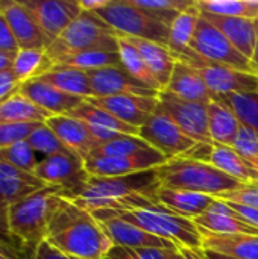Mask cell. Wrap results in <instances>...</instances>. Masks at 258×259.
I'll return each mask as SVG.
<instances>
[{
	"label": "cell",
	"instance_id": "6da1fadb",
	"mask_svg": "<svg viewBox=\"0 0 258 259\" xmlns=\"http://www.w3.org/2000/svg\"><path fill=\"white\" fill-rule=\"evenodd\" d=\"M46 240L75 259H105L114 247L93 214L65 197L50 220Z\"/></svg>",
	"mask_w": 258,
	"mask_h": 259
},
{
	"label": "cell",
	"instance_id": "7a4b0ae2",
	"mask_svg": "<svg viewBox=\"0 0 258 259\" xmlns=\"http://www.w3.org/2000/svg\"><path fill=\"white\" fill-rule=\"evenodd\" d=\"M61 197L59 188L46 187L9 206V234L27 259L43 241H46L50 220Z\"/></svg>",
	"mask_w": 258,
	"mask_h": 259
},
{
	"label": "cell",
	"instance_id": "3957f363",
	"mask_svg": "<svg viewBox=\"0 0 258 259\" xmlns=\"http://www.w3.org/2000/svg\"><path fill=\"white\" fill-rule=\"evenodd\" d=\"M160 187L157 168L116 178L90 176L79 193L68 200L88 212L119 209L125 200L135 194L155 196Z\"/></svg>",
	"mask_w": 258,
	"mask_h": 259
},
{
	"label": "cell",
	"instance_id": "277c9868",
	"mask_svg": "<svg viewBox=\"0 0 258 259\" xmlns=\"http://www.w3.org/2000/svg\"><path fill=\"white\" fill-rule=\"evenodd\" d=\"M157 175L161 187L201 193L211 197H219L220 194L245 185L214 165L192 158L169 159L164 165L157 168Z\"/></svg>",
	"mask_w": 258,
	"mask_h": 259
},
{
	"label": "cell",
	"instance_id": "5b68a950",
	"mask_svg": "<svg viewBox=\"0 0 258 259\" xmlns=\"http://www.w3.org/2000/svg\"><path fill=\"white\" fill-rule=\"evenodd\" d=\"M93 215L116 217L155 237L175 243L179 249H202V238L193 220L161 209H100Z\"/></svg>",
	"mask_w": 258,
	"mask_h": 259
},
{
	"label": "cell",
	"instance_id": "8992f818",
	"mask_svg": "<svg viewBox=\"0 0 258 259\" xmlns=\"http://www.w3.org/2000/svg\"><path fill=\"white\" fill-rule=\"evenodd\" d=\"M88 50L119 52V35L97 14L82 11L61 36L46 49V53L55 64L64 55Z\"/></svg>",
	"mask_w": 258,
	"mask_h": 259
},
{
	"label": "cell",
	"instance_id": "52a82bcc",
	"mask_svg": "<svg viewBox=\"0 0 258 259\" xmlns=\"http://www.w3.org/2000/svg\"><path fill=\"white\" fill-rule=\"evenodd\" d=\"M96 14L117 32L119 38L132 36L169 46L170 29L134 6L131 0H109Z\"/></svg>",
	"mask_w": 258,
	"mask_h": 259
},
{
	"label": "cell",
	"instance_id": "ba28073f",
	"mask_svg": "<svg viewBox=\"0 0 258 259\" xmlns=\"http://www.w3.org/2000/svg\"><path fill=\"white\" fill-rule=\"evenodd\" d=\"M176 61L186 62L202 76L207 87L217 96L231 94V93H251L258 91V76L249 74L233 67L211 62L199 56L193 49L186 55L176 58Z\"/></svg>",
	"mask_w": 258,
	"mask_h": 259
},
{
	"label": "cell",
	"instance_id": "9c48e42d",
	"mask_svg": "<svg viewBox=\"0 0 258 259\" xmlns=\"http://www.w3.org/2000/svg\"><path fill=\"white\" fill-rule=\"evenodd\" d=\"M33 175L49 187L61 190V196L71 199L85 185L90 175L85 161L71 152H64L40 159Z\"/></svg>",
	"mask_w": 258,
	"mask_h": 259
},
{
	"label": "cell",
	"instance_id": "30bf717a",
	"mask_svg": "<svg viewBox=\"0 0 258 259\" xmlns=\"http://www.w3.org/2000/svg\"><path fill=\"white\" fill-rule=\"evenodd\" d=\"M190 47L199 56H202L211 62L224 64V65L233 67L236 70H240V71H245L249 74H255L251 59H248L245 55H242L220 30L217 27H214L202 15L199 17Z\"/></svg>",
	"mask_w": 258,
	"mask_h": 259
},
{
	"label": "cell",
	"instance_id": "8fae6325",
	"mask_svg": "<svg viewBox=\"0 0 258 259\" xmlns=\"http://www.w3.org/2000/svg\"><path fill=\"white\" fill-rule=\"evenodd\" d=\"M158 111L170 117L179 129L199 144H211L208 132L207 105L184 100L164 90L158 94Z\"/></svg>",
	"mask_w": 258,
	"mask_h": 259
},
{
	"label": "cell",
	"instance_id": "7c38bea8",
	"mask_svg": "<svg viewBox=\"0 0 258 259\" xmlns=\"http://www.w3.org/2000/svg\"><path fill=\"white\" fill-rule=\"evenodd\" d=\"M140 138H143L151 147L161 152L167 159L186 158L199 144L189 138L179 126L161 111L155 114L140 127Z\"/></svg>",
	"mask_w": 258,
	"mask_h": 259
},
{
	"label": "cell",
	"instance_id": "4fadbf2b",
	"mask_svg": "<svg viewBox=\"0 0 258 259\" xmlns=\"http://www.w3.org/2000/svg\"><path fill=\"white\" fill-rule=\"evenodd\" d=\"M167 161L169 159L161 152L151 147L132 156H123V158L88 156L85 159V170L90 176L116 178V176H128V175L155 170L164 165Z\"/></svg>",
	"mask_w": 258,
	"mask_h": 259
},
{
	"label": "cell",
	"instance_id": "5bb4252c",
	"mask_svg": "<svg viewBox=\"0 0 258 259\" xmlns=\"http://www.w3.org/2000/svg\"><path fill=\"white\" fill-rule=\"evenodd\" d=\"M186 158L208 162L240 184H258L257 167L239 155L233 147L217 143L198 144Z\"/></svg>",
	"mask_w": 258,
	"mask_h": 259
},
{
	"label": "cell",
	"instance_id": "9a60e30c",
	"mask_svg": "<svg viewBox=\"0 0 258 259\" xmlns=\"http://www.w3.org/2000/svg\"><path fill=\"white\" fill-rule=\"evenodd\" d=\"M35 15L49 44L61 36V33L81 15L79 0H23Z\"/></svg>",
	"mask_w": 258,
	"mask_h": 259
},
{
	"label": "cell",
	"instance_id": "2e32d148",
	"mask_svg": "<svg viewBox=\"0 0 258 259\" xmlns=\"http://www.w3.org/2000/svg\"><path fill=\"white\" fill-rule=\"evenodd\" d=\"M93 90V97H109L120 94H134L143 97H158L160 91L151 90L149 87L132 77L123 65L105 67L85 71Z\"/></svg>",
	"mask_w": 258,
	"mask_h": 259
},
{
	"label": "cell",
	"instance_id": "e0dca14e",
	"mask_svg": "<svg viewBox=\"0 0 258 259\" xmlns=\"http://www.w3.org/2000/svg\"><path fill=\"white\" fill-rule=\"evenodd\" d=\"M85 100L138 129L155 114L158 108V97H143L134 94L90 97Z\"/></svg>",
	"mask_w": 258,
	"mask_h": 259
},
{
	"label": "cell",
	"instance_id": "ac0fdd59",
	"mask_svg": "<svg viewBox=\"0 0 258 259\" xmlns=\"http://www.w3.org/2000/svg\"><path fill=\"white\" fill-rule=\"evenodd\" d=\"M105 231V234L109 237L114 246L117 247H126V249H141V247H151V249H164L178 252L179 247L164 238L155 237L131 223H126L116 217H103V215H93Z\"/></svg>",
	"mask_w": 258,
	"mask_h": 259
},
{
	"label": "cell",
	"instance_id": "d6986e66",
	"mask_svg": "<svg viewBox=\"0 0 258 259\" xmlns=\"http://www.w3.org/2000/svg\"><path fill=\"white\" fill-rule=\"evenodd\" d=\"M0 11L8 20L20 50H46L50 46L35 15L24 5V2H0Z\"/></svg>",
	"mask_w": 258,
	"mask_h": 259
},
{
	"label": "cell",
	"instance_id": "ffe728a7",
	"mask_svg": "<svg viewBox=\"0 0 258 259\" xmlns=\"http://www.w3.org/2000/svg\"><path fill=\"white\" fill-rule=\"evenodd\" d=\"M46 124L71 153L78 155L84 161L100 146V143L91 135L88 126L71 115H53L46 121Z\"/></svg>",
	"mask_w": 258,
	"mask_h": 259
},
{
	"label": "cell",
	"instance_id": "44dd1931",
	"mask_svg": "<svg viewBox=\"0 0 258 259\" xmlns=\"http://www.w3.org/2000/svg\"><path fill=\"white\" fill-rule=\"evenodd\" d=\"M18 93L52 115H68L85 100L82 97L64 93L40 79L21 83Z\"/></svg>",
	"mask_w": 258,
	"mask_h": 259
},
{
	"label": "cell",
	"instance_id": "7402d4cb",
	"mask_svg": "<svg viewBox=\"0 0 258 259\" xmlns=\"http://www.w3.org/2000/svg\"><path fill=\"white\" fill-rule=\"evenodd\" d=\"M195 225L199 229L208 231L211 234L219 235H239V234H249L258 235V229L252 228L246 222H243L239 214H236L230 205L224 200L216 199L210 209L202 215L196 217Z\"/></svg>",
	"mask_w": 258,
	"mask_h": 259
},
{
	"label": "cell",
	"instance_id": "603a6c76",
	"mask_svg": "<svg viewBox=\"0 0 258 259\" xmlns=\"http://www.w3.org/2000/svg\"><path fill=\"white\" fill-rule=\"evenodd\" d=\"M201 15L217 27L242 55L252 59L257 41V20L243 17H222L205 12H201Z\"/></svg>",
	"mask_w": 258,
	"mask_h": 259
},
{
	"label": "cell",
	"instance_id": "cb8c5ba5",
	"mask_svg": "<svg viewBox=\"0 0 258 259\" xmlns=\"http://www.w3.org/2000/svg\"><path fill=\"white\" fill-rule=\"evenodd\" d=\"M166 90L184 100L198 102L204 105H208L210 102L216 100V94L207 87L198 70L181 61H176Z\"/></svg>",
	"mask_w": 258,
	"mask_h": 259
},
{
	"label": "cell",
	"instance_id": "d4e9b609",
	"mask_svg": "<svg viewBox=\"0 0 258 259\" xmlns=\"http://www.w3.org/2000/svg\"><path fill=\"white\" fill-rule=\"evenodd\" d=\"M120 38H125L129 44L135 47V50L140 53L144 64L148 65L149 71L158 82L161 91H164L169 85V80L172 77V73L176 64V59L169 50V47L158 44V42L132 38V36H120Z\"/></svg>",
	"mask_w": 258,
	"mask_h": 259
},
{
	"label": "cell",
	"instance_id": "484cf974",
	"mask_svg": "<svg viewBox=\"0 0 258 259\" xmlns=\"http://www.w3.org/2000/svg\"><path fill=\"white\" fill-rule=\"evenodd\" d=\"M155 197L170 212L190 220H195L196 217L207 212L213 205V202L216 200V197L207 194L166 188V187H160Z\"/></svg>",
	"mask_w": 258,
	"mask_h": 259
},
{
	"label": "cell",
	"instance_id": "4316f807",
	"mask_svg": "<svg viewBox=\"0 0 258 259\" xmlns=\"http://www.w3.org/2000/svg\"><path fill=\"white\" fill-rule=\"evenodd\" d=\"M46 187L49 185L40 181L35 175L0 161V196L9 206Z\"/></svg>",
	"mask_w": 258,
	"mask_h": 259
},
{
	"label": "cell",
	"instance_id": "83f0119b",
	"mask_svg": "<svg viewBox=\"0 0 258 259\" xmlns=\"http://www.w3.org/2000/svg\"><path fill=\"white\" fill-rule=\"evenodd\" d=\"M199 232L204 250H211L239 259H258V235H219L204 229H199Z\"/></svg>",
	"mask_w": 258,
	"mask_h": 259
},
{
	"label": "cell",
	"instance_id": "f1b7e54d",
	"mask_svg": "<svg viewBox=\"0 0 258 259\" xmlns=\"http://www.w3.org/2000/svg\"><path fill=\"white\" fill-rule=\"evenodd\" d=\"M207 117L211 141L233 147L240 129V121L234 112L216 99L207 105Z\"/></svg>",
	"mask_w": 258,
	"mask_h": 259
},
{
	"label": "cell",
	"instance_id": "f546056e",
	"mask_svg": "<svg viewBox=\"0 0 258 259\" xmlns=\"http://www.w3.org/2000/svg\"><path fill=\"white\" fill-rule=\"evenodd\" d=\"M38 79L64 93H68L82 99H90L94 96L87 73L75 67L53 65L47 73H44Z\"/></svg>",
	"mask_w": 258,
	"mask_h": 259
},
{
	"label": "cell",
	"instance_id": "4dcf8cb0",
	"mask_svg": "<svg viewBox=\"0 0 258 259\" xmlns=\"http://www.w3.org/2000/svg\"><path fill=\"white\" fill-rule=\"evenodd\" d=\"M68 115H71L75 118H79L81 121H84L90 127L105 129V131L117 132V134H122V135H135V137L140 135V129L138 127H134V126H131V124L116 118L113 114H109L105 109H100V108L91 105L87 100H84Z\"/></svg>",
	"mask_w": 258,
	"mask_h": 259
},
{
	"label": "cell",
	"instance_id": "1f68e13d",
	"mask_svg": "<svg viewBox=\"0 0 258 259\" xmlns=\"http://www.w3.org/2000/svg\"><path fill=\"white\" fill-rule=\"evenodd\" d=\"M50 112L41 109L29 99L15 93L0 103V123H46Z\"/></svg>",
	"mask_w": 258,
	"mask_h": 259
},
{
	"label": "cell",
	"instance_id": "d6a6232c",
	"mask_svg": "<svg viewBox=\"0 0 258 259\" xmlns=\"http://www.w3.org/2000/svg\"><path fill=\"white\" fill-rule=\"evenodd\" d=\"M201 12L196 8V3L189 8L187 11L181 12L176 20L170 26V36H169V50L175 56V59L181 55H186L192 50L190 44L199 21Z\"/></svg>",
	"mask_w": 258,
	"mask_h": 259
},
{
	"label": "cell",
	"instance_id": "836d02e7",
	"mask_svg": "<svg viewBox=\"0 0 258 259\" xmlns=\"http://www.w3.org/2000/svg\"><path fill=\"white\" fill-rule=\"evenodd\" d=\"M52 67H53L52 59L49 58L46 50H40V49L18 50L12 62V71L20 83L41 77Z\"/></svg>",
	"mask_w": 258,
	"mask_h": 259
},
{
	"label": "cell",
	"instance_id": "e575fe53",
	"mask_svg": "<svg viewBox=\"0 0 258 259\" xmlns=\"http://www.w3.org/2000/svg\"><path fill=\"white\" fill-rule=\"evenodd\" d=\"M53 65H67L75 67L84 71L105 68V67H120L119 52H103V50H88V52H75L61 56L55 61Z\"/></svg>",
	"mask_w": 258,
	"mask_h": 259
},
{
	"label": "cell",
	"instance_id": "d590c367",
	"mask_svg": "<svg viewBox=\"0 0 258 259\" xmlns=\"http://www.w3.org/2000/svg\"><path fill=\"white\" fill-rule=\"evenodd\" d=\"M228 106L242 126H246L258 134V91L251 93H231L216 97Z\"/></svg>",
	"mask_w": 258,
	"mask_h": 259
},
{
	"label": "cell",
	"instance_id": "8d00e7d4",
	"mask_svg": "<svg viewBox=\"0 0 258 259\" xmlns=\"http://www.w3.org/2000/svg\"><path fill=\"white\" fill-rule=\"evenodd\" d=\"M199 12L258 20V0H196Z\"/></svg>",
	"mask_w": 258,
	"mask_h": 259
},
{
	"label": "cell",
	"instance_id": "74e56055",
	"mask_svg": "<svg viewBox=\"0 0 258 259\" xmlns=\"http://www.w3.org/2000/svg\"><path fill=\"white\" fill-rule=\"evenodd\" d=\"M131 3L170 29L176 17L192 8L196 0H131Z\"/></svg>",
	"mask_w": 258,
	"mask_h": 259
},
{
	"label": "cell",
	"instance_id": "f35d334b",
	"mask_svg": "<svg viewBox=\"0 0 258 259\" xmlns=\"http://www.w3.org/2000/svg\"><path fill=\"white\" fill-rule=\"evenodd\" d=\"M119 55H120V61H122L123 68L132 77H135L138 82H141L143 85L149 87L151 90L161 91L158 82L155 80V77L149 71L148 65L144 64L143 58L140 56V53L125 38H119Z\"/></svg>",
	"mask_w": 258,
	"mask_h": 259
},
{
	"label": "cell",
	"instance_id": "ab89813d",
	"mask_svg": "<svg viewBox=\"0 0 258 259\" xmlns=\"http://www.w3.org/2000/svg\"><path fill=\"white\" fill-rule=\"evenodd\" d=\"M146 149H151V146L143 138L135 135H122L116 140L100 144L90 156L123 158V156H132Z\"/></svg>",
	"mask_w": 258,
	"mask_h": 259
},
{
	"label": "cell",
	"instance_id": "60d3db41",
	"mask_svg": "<svg viewBox=\"0 0 258 259\" xmlns=\"http://www.w3.org/2000/svg\"><path fill=\"white\" fill-rule=\"evenodd\" d=\"M0 161L15 167V168H20L23 171L32 173V175L40 162L36 152L30 147L27 140L12 144L9 147L0 149Z\"/></svg>",
	"mask_w": 258,
	"mask_h": 259
},
{
	"label": "cell",
	"instance_id": "b9f144b4",
	"mask_svg": "<svg viewBox=\"0 0 258 259\" xmlns=\"http://www.w3.org/2000/svg\"><path fill=\"white\" fill-rule=\"evenodd\" d=\"M27 143L36 152V155H43L44 158L58 155V153H64V152H70L46 123H41L33 131V134L27 138Z\"/></svg>",
	"mask_w": 258,
	"mask_h": 259
},
{
	"label": "cell",
	"instance_id": "7bdbcfd3",
	"mask_svg": "<svg viewBox=\"0 0 258 259\" xmlns=\"http://www.w3.org/2000/svg\"><path fill=\"white\" fill-rule=\"evenodd\" d=\"M233 149L258 168V134L255 131L240 124Z\"/></svg>",
	"mask_w": 258,
	"mask_h": 259
},
{
	"label": "cell",
	"instance_id": "ee69618b",
	"mask_svg": "<svg viewBox=\"0 0 258 259\" xmlns=\"http://www.w3.org/2000/svg\"><path fill=\"white\" fill-rule=\"evenodd\" d=\"M41 123H0V149L26 141Z\"/></svg>",
	"mask_w": 258,
	"mask_h": 259
},
{
	"label": "cell",
	"instance_id": "f6af8a7d",
	"mask_svg": "<svg viewBox=\"0 0 258 259\" xmlns=\"http://www.w3.org/2000/svg\"><path fill=\"white\" fill-rule=\"evenodd\" d=\"M216 199L228 202V203H236V205L258 209V184H245L240 188L220 194Z\"/></svg>",
	"mask_w": 258,
	"mask_h": 259
},
{
	"label": "cell",
	"instance_id": "bcb514c9",
	"mask_svg": "<svg viewBox=\"0 0 258 259\" xmlns=\"http://www.w3.org/2000/svg\"><path fill=\"white\" fill-rule=\"evenodd\" d=\"M172 250L164 249H151V247H141V249H126V247H117L114 246L106 258L109 259H169Z\"/></svg>",
	"mask_w": 258,
	"mask_h": 259
},
{
	"label": "cell",
	"instance_id": "7dc6e473",
	"mask_svg": "<svg viewBox=\"0 0 258 259\" xmlns=\"http://www.w3.org/2000/svg\"><path fill=\"white\" fill-rule=\"evenodd\" d=\"M18 50H20V47L14 38V33L9 27V23L6 20L5 14L0 11V52L15 56Z\"/></svg>",
	"mask_w": 258,
	"mask_h": 259
},
{
	"label": "cell",
	"instance_id": "c3c4849f",
	"mask_svg": "<svg viewBox=\"0 0 258 259\" xmlns=\"http://www.w3.org/2000/svg\"><path fill=\"white\" fill-rule=\"evenodd\" d=\"M20 85L21 83L17 80L12 68L2 71L0 73V103L9 99L11 96H14L15 93H18Z\"/></svg>",
	"mask_w": 258,
	"mask_h": 259
},
{
	"label": "cell",
	"instance_id": "681fc988",
	"mask_svg": "<svg viewBox=\"0 0 258 259\" xmlns=\"http://www.w3.org/2000/svg\"><path fill=\"white\" fill-rule=\"evenodd\" d=\"M29 259H75L68 255H65L64 252H61L59 249H56L55 246H52L47 240L43 241L35 250L33 253L29 256Z\"/></svg>",
	"mask_w": 258,
	"mask_h": 259
},
{
	"label": "cell",
	"instance_id": "f907efd6",
	"mask_svg": "<svg viewBox=\"0 0 258 259\" xmlns=\"http://www.w3.org/2000/svg\"><path fill=\"white\" fill-rule=\"evenodd\" d=\"M228 203V202H227ZM230 208L239 214V217L246 222L248 225H251L252 228L258 229V209L257 208H248V206H242V205H236V203H228Z\"/></svg>",
	"mask_w": 258,
	"mask_h": 259
},
{
	"label": "cell",
	"instance_id": "816d5d0a",
	"mask_svg": "<svg viewBox=\"0 0 258 259\" xmlns=\"http://www.w3.org/2000/svg\"><path fill=\"white\" fill-rule=\"evenodd\" d=\"M8 212H9V205L3 200L0 196V240L15 243L14 238L9 234V223H8ZM17 244V243H15ZM18 246V244H17Z\"/></svg>",
	"mask_w": 258,
	"mask_h": 259
},
{
	"label": "cell",
	"instance_id": "f5cc1de1",
	"mask_svg": "<svg viewBox=\"0 0 258 259\" xmlns=\"http://www.w3.org/2000/svg\"><path fill=\"white\" fill-rule=\"evenodd\" d=\"M21 252H23L21 247L17 246L15 243L0 240V259H26L20 255Z\"/></svg>",
	"mask_w": 258,
	"mask_h": 259
},
{
	"label": "cell",
	"instance_id": "db71d44e",
	"mask_svg": "<svg viewBox=\"0 0 258 259\" xmlns=\"http://www.w3.org/2000/svg\"><path fill=\"white\" fill-rule=\"evenodd\" d=\"M109 0H79V5H81V9L84 12H97L100 11L103 6H106Z\"/></svg>",
	"mask_w": 258,
	"mask_h": 259
},
{
	"label": "cell",
	"instance_id": "11a10c76",
	"mask_svg": "<svg viewBox=\"0 0 258 259\" xmlns=\"http://www.w3.org/2000/svg\"><path fill=\"white\" fill-rule=\"evenodd\" d=\"M179 252L182 253V256L186 259H205V255H204L202 249H186V247H181Z\"/></svg>",
	"mask_w": 258,
	"mask_h": 259
},
{
	"label": "cell",
	"instance_id": "9f6ffc18",
	"mask_svg": "<svg viewBox=\"0 0 258 259\" xmlns=\"http://www.w3.org/2000/svg\"><path fill=\"white\" fill-rule=\"evenodd\" d=\"M12 62H14V56L12 55H6L0 52V73L5 70L12 68Z\"/></svg>",
	"mask_w": 258,
	"mask_h": 259
},
{
	"label": "cell",
	"instance_id": "6f0895ef",
	"mask_svg": "<svg viewBox=\"0 0 258 259\" xmlns=\"http://www.w3.org/2000/svg\"><path fill=\"white\" fill-rule=\"evenodd\" d=\"M202 250H204V249H202ZM204 255H205V259H239V258H234V256L224 255V253L211 252V250H204Z\"/></svg>",
	"mask_w": 258,
	"mask_h": 259
},
{
	"label": "cell",
	"instance_id": "680465c9",
	"mask_svg": "<svg viewBox=\"0 0 258 259\" xmlns=\"http://www.w3.org/2000/svg\"><path fill=\"white\" fill-rule=\"evenodd\" d=\"M251 64H252V68H254L255 74L258 76V20H257V41H255V49H254V55H252Z\"/></svg>",
	"mask_w": 258,
	"mask_h": 259
},
{
	"label": "cell",
	"instance_id": "91938a15",
	"mask_svg": "<svg viewBox=\"0 0 258 259\" xmlns=\"http://www.w3.org/2000/svg\"><path fill=\"white\" fill-rule=\"evenodd\" d=\"M169 259H186L182 256V253L178 250V252H172L170 255H169Z\"/></svg>",
	"mask_w": 258,
	"mask_h": 259
},
{
	"label": "cell",
	"instance_id": "94428289",
	"mask_svg": "<svg viewBox=\"0 0 258 259\" xmlns=\"http://www.w3.org/2000/svg\"><path fill=\"white\" fill-rule=\"evenodd\" d=\"M105 259H109V258H105Z\"/></svg>",
	"mask_w": 258,
	"mask_h": 259
}]
</instances>
